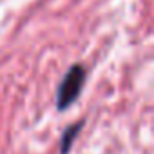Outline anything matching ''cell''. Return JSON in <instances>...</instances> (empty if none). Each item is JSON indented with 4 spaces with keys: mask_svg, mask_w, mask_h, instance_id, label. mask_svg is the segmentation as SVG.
<instances>
[{
    "mask_svg": "<svg viewBox=\"0 0 154 154\" xmlns=\"http://www.w3.org/2000/svg\"><path fill=\"white\" fill-rule=\"evenodd\" d=\"M84 80H85V69L82 65L71 67V71L65 74V78L58 89V109L60 111L76 100V96H78V93L84 85Z\"/></svg>",
    "mask_w": 154,
    "mask_h": 154,
    "instance_id": "1",
    "label": "cell"
},
{
    "mask_svg": "<svg viewBox=\"0 0 154 154\" xmlns=\"http://www.w3.org/2000/svg\"><path fill=\"white\" fill-rule=\"evenodd\" d=\"M80 131V125H74V127H71L69 129V132H65V136H63V143H62V154H67V150H69V147H71V141H72V138H74V134Z\"/></svg>",
    "mask_w": 154,
    "mask_h": 154,
    "instance_id": "2",
    "label": "cell"
}]
</instances>
